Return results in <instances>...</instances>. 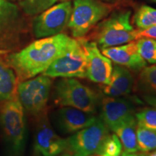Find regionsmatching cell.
Returning a JSON list of instances; mask_svg holds the SVG:
<instances>
[{"label": "cell", "instance_id": "1", "mask_svg": "<svg viewBox=\"0 0 156 156\" xmlns=\"http://www.w3.org/2000/svg\"><path fill=\"white\" fill-rule=\"evenodd\" d=\"M74 40L64 34L40 38L9 55L7 63L14 69L19 83L44 73L69 49Z\"/></svg>", "mask_w": 156, "mask_h": 156}, {"label": "cell", "instance_id": "2", "mask_svg": "<svg viewBox=\"0 0 156 156\" xmlns=\"http://www.w3.org/2000/svg\"><path fill=\"white\" fill-rule=\"evenodd\" d=\"M132 11L118 9L95 25L86 38L94 41L101 49L127 44L136 40V29L131 24Z\"/></svg>", "mask_w": 156, "mask_h": 156}, {"label": "cell", "instance_id": "3", "mask_svg": "<svg viewBox=\"0 0 156 156\" xmlns=\"http://www.w3.org/2000/svg\"><path fill=\"white\" fill-rule=\"evenodd\" d=\"M0 126L9 156H22L27 139L24 108L17 95L4 102L0 108Z\"/></svg>", "mask_w": 156, "mask_h": 156}, {"label": "cell", "instance_id": "4", "mask_svg": "<svg viewBox=\"0 0 156 156\" xmlns=\"http://www.w3.org/2000/svg\"><path fill=\"white\" fill-rule=\"evenodd\" d=\"M54 101L61 106H69L95 114L99 106L98 95L90 87L76 78H62L54 86Z\"/></svg>", "mask_w": 156, "mask_h": 156}, {"label": "cell", "instance_id": "5", "mask_svg": "<svg viewBox=\"0 0 156 156\" xmlns=\"http://www.w3.org/2000/svg\"><path fill=\"white\" fill-rule=\"evenodd\" d=\"M114 8L98 0H74L67 25L73 38H84Z\"/></svg>", "mask_w": 156, "mask_h": 156}, {"label": "cell", "instance_id": "6", "mask_svg": "<svg viewBox=\"0 0 156 156\" xmlns=\"http://www.w3.org/2000/svg\"><path fill=\"white\" fill-rule=\"evenodd\" d=\"M51 85V77L43 74L17 84L16 95L24 111L39 118L44 116Z\"/></svg>", "mask_w": 156, "mask_h": 156}, {"label": "cell", "instance_id": "7", "mask_svg": "<svg viewBox=\"0 0 156 156\" xmlns=\"http://www.w3.org/2000/svg\"><path fill=\"white\" fill-rule=\"evenodd\" d=\"M109 129L98 118L90 126L80 130L66 139V151L73 156L98 155Z\"/></svg>", "mask_w": 156, "mask_h": 156}, {"label": "cell", "instance_id": "8", "mask_svg": "<svg viewBox=\"0 0 156 156\" xmlns=\"http://www.w3.org/2000/svg\"><path fill=\"white\" fill-rule=\"evenodd\" d=\"M86 68L85 51L79 39L75 38L69 49L42 74L51 78H85Z\"/></svg>", "mask_w": 156, "mask_h": 156}, {"label": "cell", "instance_id": "9", "mask_svg": "<svg viewBox=\"0 0 156 156\" xmlns=\"http://www.w3.org/2000/svg\"><path fill=\"white\" fill-rule=\"evenodd\" d=\"M72 2L64 1L38 15L33 21V33L37 38L56 36L61 34L69 23Z\"/></svg>", "mask_w": 156, "mask_h": 156}, {"label": "cell", "instance_id": "10", "mask_svg": "<svg viewBox=\"0 0 156 156\" xmlns=\"http://www.w3.org/2000/svg\"><path fill=\"white\" fill-rule=\"evenodd\" d=\"M77 39L81 43L86 56V77L93 83L108 85L113 71L112 60L103 55L94 41L85 37Z\"/></svg>", "mask_w": 156, "mask_h": 156}, {"label": "cell", "instance_id": "11", "mask_svg": "<svg viewBox=\"0 0 156 156\" xmlns=\"http://www.w3.org/2000/svg\"><path fill=\"white\" fill-rule=\"evenodd\" d=\"M34 148L42 156H58L67 150V141L51 127L46 115L40 117L34 137Z\"/></svg>", "mask_w": 156, "mask_h": 156}, {"label": "cell", "instance_id": "12", "mask_svg": "<svg viewBox=\"0 0 156 156\" xmlns=\"http://www.w3.org/2000/svg\"><path fill=\"white\" fill-rule=\"evenodd\" d=\"M135 114L134 104L126 98L107 96L101 102L100 119L112 131Z\"/></svg>", "mask_w": 156, "mask_h": 156}, {"label": "cell", "instance_id": "13", "mask_svg": "<svg viewBox=\"0 0 156 156\" xmlns=\"http://www.w3.org/2000/svg\"><path fill=\"white\" fill-rule=\"evenodd\" d=\"M98 119L94 114L69 106H62L55 114L56 125L66 134H73L90 126Z\"/></svg>", "mask_w": 156, "mask_h": 156}, {"label": "cell", "instance_id": "14", "mask_svg": "<svg viewBox=\"0 0 156 156\" xmlns=\"http://www.w3.org/2000/svg\"><path fill=\"white\" fill-rule=\"evenodd\" d=\"M101 52L116 64L132 71H140L147 64L138 52L135 41L119 46L102 48Z\"/></svg>", "mask_w": 156, "mask_h": 156}, {"label": "cell", "instance_id": "15", "mask_svg": "<svg viewBox=\"0 0 156 156\" xmlns=\"http://www.w3.org/2000/svg\"><path fill=\"white\" fill-rule=\"evenodd\" d=\"M134 85V78L127 68L115 64L110 82L103 85V92L108 97H122L132 92Z\"/></svg>", "mask_w": 156, "mask_h": 156}, {"label": "cell", "instance_id": "16", "mask_svg": "<svg viewBox=\"0 0 156 156\" xmlns=\"http://www.w3.org/2000/svg\"><path fill=\"white\" fill-rule=\"evenodd\" d=\"M136 117L133 116L122 122L113 131L119 137L124 152L126 153H136L139 151L136 138Z\"/></svg>", "mask_w": 156, "mask_h": 156}, {"label": "cell", "instance_id": "17", "mask_svg": "<svg viewBox=\"0 0 156 156\" xmlns=\"http://www.w3.org/2000/svg\"><path fill=\"white\" fill-rule=\"evenodd\" d=\"M17 76L8 63L0 60V101H8L16 95Z\"/></svg>", "mask_w": 156, "mask_h": 156}, {"label": "cell", "instance_id": "18", "mask_svg": "<svg viewBox=\"0 0 156 156\" xmlns=\"http://www.w3.org/2000/svg\"><path fill=\"white\" fill-rule=\"evenodd\" d=\"M136 88L144 95L156 96V64L146 66L140 70L136 81Z\"/></svg>", "mask_w": 156, "mask_h": 156}, {"label": "cell", "instance_id": "19", "mask_svg": "<svg viewBox=\"0 0 156 156\" xmlns=\"http://www.w3.org/2000/svg\"><path fill=\"white\" fill-rule=\"evenodd\" d=\"M134 24L137 29H145L156 25V9L142 5L136 11L133 17Z\"/></svg>", "mask_w": 156, "mask_h": 156}, {"label": "cell", "instance_id": "20", "mask_svg": "<svg viewBox=\"0 0 156 156\" xmlns=\"http://www.w3.org/2000/svg\"><path fill=\"white\" fill-rule=\"evenodd\" d=\"M136 138L139 151L147 153L156 150V130L136 125Z\"/></svg>", "mask_w": 156, "mask_h": 156}, {"label": "cell", "instance_id": "21", "mask_svg": "<svg viewBox=\"0 0 156 156\" xmlns=\"http://www.w3.org/2000/svg\"><path fill=\"white\" fill-rule=\"evenodd\" d=\"M140 56L147 63L156 64V40L150 38H140L136 40Z\"/></svg>", "mask_w": 156, "mask_h": 156}, {"label": "cell", "instance_id": "22", "mask_svg": "<svg viewBox=\"0 0 156 156\" xmlns=\"http://www.w3.org/2000/svg\"><path fill=\"white\" fill-rule=\"evenodd\" d=\"M58 0H21L20 6L25 14L36 15L54 5Z\"/></svg>", "mask_w": 156, "mask_h": 156}, {"label": "cell", "instance_id": "23", "mask_svg": "<svg viewBox=\"0 0 156 156\" xmlns=\"http://www.w3.org/2000/svg\"><path fill=\"white\" fill-rule=\"evenodd\" d=\"M122 142L116 134H109L103 142L98 155L120 156L122 153Z\"/></svg>", "mask_w": 156, "mask_h": 156}, {"label": "cell", "instance_id": "24", "mask_svg": "<svg viewBox=\"0 0 156 156\" xmlns=\"http://www.w3.org/2000/svg\"><path fill=\"white\" fill-rule=\"evenodd\" d=\"M136 124L138 126L156 130V108H145L135 114Z\"/></svg>", "mask_w": 156, "mask_h": 156}, {"label": "cell", "instance_id": "25", "mask_svg": "<svg viewBox=\"0 0 156 156\" xmlns=\"http://www.w3.org/2000/svg\"><path fill=\"white\" fill-rule=\"evenodd\" d=\"M16 12V7L8 0H0V31L6 26Z\"/></svg>", "mask_w": 156, "mask_h": 156}, {"label": "cell", "instance_id": "26", "mask_svg": "<svg viewBox=\"0 0 156 156\" xmlns=\"http://www.w3.org/2000/svg\"><path fill=\"white\" fill-rule=\"evenodd\" d=\"M150 38L156 40V25L145 29H136V39Z\"/></svg>", "mask_w": 156, "mask_h": 156}, {"label": "cell", "instance_id": "27", "mask_svg": "<svg viewBox=\"0 0 156 156\" xmlns=\"http://www.w3.org/2000/svg\"><path fill=\"white\" fill-rule=\"evenodd\" d=\"M98 1L103 2L112 5L113 7H116L117 6H122L123 5L129 4L132 0H98Z\"/></svg>", "mask_w": 156, "mask_h": 156}, {"label": "cell", "instance_id": "28", "mask_svg": "<svg viewBox=\"0 0 156 156\" xmlns=\"http://www.w3.org/2000/svg\"><path fill=\"white\" fill-rule=\"evenodd\" d=\"M142 98H143V100L145 101L146 103H148L150 106L156 108V96H155V95H143Z\"/></svg>", "mask_w": 156, "mask_h": 156}, {"label": "cell", "instance_id": "29", "mask_svg": "<svg viewBox=\"0 0 156 156\" xmlns=\"http://www.w3.org/2000/svg\"><path fill=\"white\" fill-rule=\"evenodd\" d=\"M122 156H146L145 153H126V152H123L122 153Z\"/></svg>", "mask_w": 156, "mask_h": 156}, {"label": "cell", "instance_id": "30", "mask_svg": "<svg viewBox=\"0 0 156 156\" xmlns=\"http://www.w3.org/2000/svg\"><path fill=\"white\" fill-rule=\"evenodd\" d=\"M7 53V51L4 50V49H0V56L3 55V54H5Z\"/></svg>", "mask_w": 156, "mask_h": 156}, {"label": "cell", "instance_id": "31", "mask_svg": "<svg viewBox=\"0 0 156 156\" xmlns=\"http://www.w3.org/2000/svg\"><path fill=\"white\" fill-rule=\"evenodd\" d=\"M59 156H73V155H70L69 153H65V154H62V155H60Z\"/></svg>", "mask_w": 156, "mask_h": 156}, {"label": "cell", "instance_id": "32", "mask_svg": "<svg viewBox=\"0 0 156 156\" xmlns=\"http://www.w3.org/2000/svg\"><path fill=\"white\" fill-rule=\"evenodd\" d=\"M35 156H42V155H41L40 154L38 153H36V155H35Z\"/></svg>", "mask_w": 156, "mask_h": 156}, {"label": "cell", "instance_id": "33", "mask_svg": "<svg viewBox=\"0 0 156 156\" xmlns=\"http://www.w3.org/2000/svg\"><path fill=\"white\" fill-rule=\"evenodd\" d=\"M149 1H151V2H152L156 3V0H149Z\"/></svg>", "mask_w": 156, "mask_h": 156}, {"label": "cell", "instance_id": "34", "mask_svg": "<svg viewBox=\"0 0 156 156\" xmlns=\"http://www.w3.org/2000/svg\"><path fill=\"white\" fill-rule=\"evenodd\" d=\"M90 156H101V155H90Z\"/></svg>", "mask_w": 156, "mask_h": 156}, {"label": "cell", "instance_id": "35", "mask_svg": "<svg viewBox=\"0 0 156 156\" xmlns=\"http://www.w3.org/2000/svg\"><path fill=\"white\" fill-rule=\"evenodd\" d=\"M62 2H64V1H67V0H62Z\"/></svg>", "mask_w": 156, "mask_h": 156}, {"label": "cell", "instance_id": "36", "mask_svg": "<svg viewBox=\"0 0 156 156\" xmlns=\"http://www.w3.org/2000/svg\"><path fill=\"white\" fill-rule=\"evenodd\" d=\"M19 1H21V0H19Z\"/></svg>", "mask_w": 156, "mask_h": 156}]
</instances>
